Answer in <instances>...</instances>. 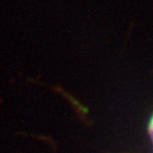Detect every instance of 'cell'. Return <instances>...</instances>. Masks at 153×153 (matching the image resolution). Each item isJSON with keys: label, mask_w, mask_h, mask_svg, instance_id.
I'll use <instances>...</instances> for the list:
<instances>
[{"label": "cell", "mask_w": 153, "mask_h": 153, "mask_svg": "<svg viewBox=\"0 0 153 153\" xmlns=\"http://www.w3.org/2000/svg\"><path fill=\"white\" fill-rule=\"evenodd\" d=\"M148 133H149V136H150L151 140H152V143H153V115L148 124Z\"/></svg>", "instance_id": "cell-1"}]
</instances>
